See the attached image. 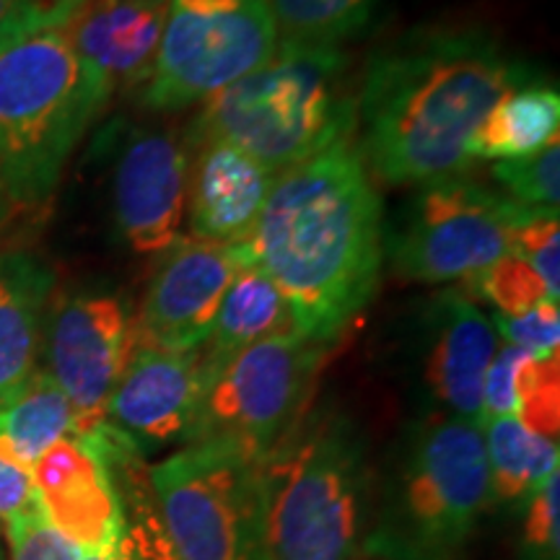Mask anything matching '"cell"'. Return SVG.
<instances>
[{"label": "cell", "mask_w": 560, "mask_h": 560, "mask_svg": "<svg viewBox=\"0 0 560 560\" xmlns=\"http://www.w3.org/2000/svg\"><path fill=\"white\" fill-rule=\"evenodd\" d=\"M535 81L493 34L475 26H420L369 60L359 89V145L369 174L387 185L462 177L488 112Z\"/></svg>", "instance_id": "6da1fadb"}, {"label": "cell", "mask_w": 560, "mask_h": 560, "mask_svg": "<svg viewBox=\"0 0 560 560\" xmlns=\"http://www.w3.org/2000/svg\"><path fill=\"white\" fill-rule=\"evenodd\" d=\"M242 244L283 293L293 330L335 346L366 312L384 265L382 200L359 145L340 140L280 172Z\"/></svg>", "instance_id": "7a4b0ae2"}, {"label": "cell", "mask_w": 560, "mask_h": 560, "mask_svg": "<svg viewBox=\"0 0 560 560\" xmlns=\"http://www.w3.org/2000/svg\"><path fill=\"white\" fill-rule=\"evenodd\" d=\"M268 560H363L374 520L366 439L340 410L310 408L260 459Z\"/></svg>", "instance_id": "3957f363"}, {"label": "cell", "mask_w": 560, "mask_h": 560, "mask_svg": "<svg viewBox=\"0 0 560 560\" xmlns=\"http://www.w3.org/2000/svg\"><path fill=\"white\" fill-rule=\"evenodd\" d=\"M359 91L340 47L278 42L268 62L202 104L187 145L223 140L280 174L353 138Z\"/></svg>", "instance_id": "277c9868"}, {"label": "cell", "mask_w": 560, "mask_h": 560, "mask_svg": "<svg viewBox=\"0 0 560 560\" xmlns=\"http://www.w3.org/2000/svg\"><path fill=\"white\" fill-rule=\"evenodd\" d=\"M112 91L60 30L0 52V187L13 206L52 198L70 153Z\"/></svg>", "instance_id": "5b68a950"}, {"label": "cell", "mask_w": 560, "mask_h": 560, "mask_svg": "<svg viewBox=\"0 0 560 560\" xmlns=\"http://www.w3.org/2000/svg\"><path fill=\"white\" fill-rule=\"evenodd\" d=\"M488 501L482 425L429 418L410 433L387 488L376 495L363 558L462 560Z\"/></svg>", "instance_id": "8992f818"}, {"label": "cell", "mask_w": 560, "mask_h": 560, "mask_svg": "<svg viewBox=\"0 0 560 560\" xmlns=\"http://www.w3.org/2000/svg\"><path fill=\"white\" fill-rule=\"evenodd\" d=\"M149 488L179 560H268L260 459L195 441L149 467Z\"/></svg>", "instance_id": "52a82bcc"}, {"label": "cell", "mask_w": 560, "mask_h": 560, "mask_svg": "<svg viewBox=\"0 0 560 560\" xmlns=\"http://www.w3.org/2000/svg\"><path fill=\"white\" fill-rule=\"evenodd\" d=\"M330 348L283 332L236 353L206 382L185 444L221 441L268 457L310 412Z\"/></svg>", "instance_id": "ba28073f"}, {"label": "cell", "mask_w": 560, "mask_h": 560, "mask_svg": "<svg viewBox=\"0 0 560 560\" xmlns=\"http://www.w3.org/2000/svg\"><path fill=\"white\" fill-rule=\"evenodd\" d=\"M268 0H170L140 102L156 112L206 104L278 50Z\"/></svg>", "instance_id": "9c48e42d"}, {"label": "cell", "mask_w": 560, "mask_h": 560, "mask_svg": "<svg viewBox=\"0 0 560 560\" xmlns=\"http://www.w3.org/2000/svg\"><path fill=\"white\" fill-rule=\"evenodd\" d=\"M527 208L472 179H441L412 195L389 234L392 268L418 283L470 280L511 255V236Z\"/></svg>", "instance_id": "30bf717a"}, {"label": "cell", "mask_w": 560, "mask_h": 560, "mask_svg": "<svg viewBox=\"0 0 560 560\" xmlns=\"http://www.w3.org/2000/svg\"><path fill=\"white\" fill-rule=\"evenodd\" d=\"M47 374L68 397L73 433L104 425V408L136 350V314L117 291L79 289L47 306L42 330Z\"/></svg>", "instance_id": "8fae6325"}, {"label": "cell", "mask_w": 560, "mask_h": 560, "mask_svg": "<svg viewBox=\"0 0 560 560\" xmlns=\"http://www.w3.org/2000/svg\"><path fill=\"white\" fill-rule=\"evenodd\" d=\"M249 262L244 244L177 240L161 252L136 314V348L195 350L208 340L231 280Z\"/></svg>", "instance_id": "7c38bea8"}, {"label": "cell", "mask_w": 560, "mask_h": 560, "mask_svg": "<svg viewBox=\"0 0 560 560\" xmlns=\"http://www.w3.org/2000/svg\"><path fill=\"white\" fill-rule=\"evenodd\" d=\"M112 151V213L138 255H161L179 240L187 213L190 153L170 130L130 125Z\"/></svg>", "instance_id": "4fadbf2b"}, {"label": "cell", "mask_w": 560, "mask_h": 560, "mask_svg": "<svg viewBox=\"0 0 560 560\" xmlns=\"http://www.w3.org/2000/svg\"><path fill=\"white\" fill-rule=\"evenodd\" d=\"M37 501L52 527L83 552L115 548L125 506L112 465L107 423L94 433H68L32 470Z\"/></svg>", "instance_id": "5bb4252c"}, {"label": "cell", "mask_w": 560, "mask_h": 560, "mask_svg": "<svg viewBox=\"0 0 560 560\" xmlns=\"http://www.w3.org/2000/svg\"><path fill=\"white\" fill-rule=\"evenodd\" d=\"M202 389L200 348H136L112 389L104 423L140 454L185 444Z\"/></svg>", "instance_id": "9a60e30c"}, {"label": "cell", "mask_w": 560, "mask_h": 560, "mask_svg": "<svg viewBox=\"0 0 560 560\" xmlns=\"http://www.w3.org/2000/svg\"><path fill=\"white\" fill-rule=\"evenodd\" d=\"M493 319L462 291H446L425 314L423 382L444 416L482 425V384L499 353Z\"/></svg>", "instance_id": "2e32d148"}, {"label": "cell", "mask_w": 560, "mask_h": 560, "mask_svg": "<svg viewBox=\"0 0 560 560\" xmlns=\"http://www.w3.org/2000/svg\"><path fill=\"white\" fill-rule=\"evenodd\" d=\"M187 153L192 159L185 221L192 240L215 244L247 240L278 174L223 140L187 145Z\"/></svg>", "instance_id": "e0dca14e"}, {"label": "cell", "mask_w": 560, "mask_h": 560, "mask_svg": "<svg viewBox=\"0 0 560 560\" xmlns=\"http://www.w3.org/2000/svg\"><path fill=\"white\" fill-rule=\"evenodd\" d=\"M170 0H83L60 32L109 86H143L156 60Z\"/></svg>", "instance_id": "ac0fdd59"}, {"label": "cell", "mask_w": 560, "mask_h": 560, "mask_svg": "<svg viewBox=\"0 0 560 560\" xmlns=\"http://www.w3.org/2000/svg\"><path fill=\"white\" fill-rule=\"evenodd\" d=\"M55 270L30 249L0 252V408L37 371Z\"/></svg>", "instance_id": "d6986e66"}, {"label": "cell", "mask_w": 560, "mask_h": 560, "mask_svg": "<svg viewBox=\"0 0 560 560\" xmlns=\"http://www.w3.org/2000/svg\"><path fill=\"white\" fill-rule=\"evenodd\" d=\"M293 330V317L283 293L268 278V272L247 262L231 280L213 330L200 346V366L206 382L223 363L257 342Z\"/></svg>", "instance_id": "ffe728a7"}, {"label": "cell", "mask_w": 560, "mask_h": 560, "mask_svg": "<svg viewBox=\"0 0 560 560\" xmlns=\"http://www.w3.org/2000/svg\"><path fill=\"white\" fill-rule=\"evenodd\" d=\"M560 94L550 83L532 81L514 89L488 112L475 132L470 156L486 161H516L540 153L558 140Z\"/></svg>", "instance_id": "44dd1931"}, {"label": "cell", "mask_w": 560, "mask_h": 560, "mask_svg": "<svg viewBox=\"0 0 560 560\" xmlns=\"http://www.w3.org/2000/svg\"><path fill=\"white\" fill-rule=\"evenodd\" d=\"M73 431L68 397L45 369H37L24 389L0 408V457L32 472L47 450Z\"/></svg>", "instance_id": "7402d4cb"}, {"label": "cell", "mask_w": 560, "mask_h": 560, "mask_svg": "<svg viewBox=\"0 0 560 560\" xmlns=\"http://www.w3.org/2000/svg\"><path fill=\"white\" fill-rule=\"evenodd\" d=\"M490 499L522 501L558 472V441L529 431L516 416L482 420Z\"/></svg>", "instance_id": "603a6c76"}, {"label": "cell", "mask_w": 560, "mask_h": 560, "mask_svg": "<svg viewBox=\"0 0 560 560\" xmlns=\"http://www.w3.org/2000/svg\"><path fill=\"white\" fill-rule=\"evenodd\" d=\"M109 450L117 482H120L125 529L115 548L104 552H86L81 560H179L159 522L156 503H153L149 488V470L140 467L143 454L132 450L128 441L117 436L112 429Z\"/></svg>", "instance_id": "cb8c5ba5"}, {"label": "cell", "mask_w": 560, "mask_h": 560, "mask_svg": "<svg viewBox=\"0 0 560 560\" xmlns=\"http://www.w3.org/2000/svg\"><path fill=\"white\" fill-rule=\"evenodd\" d=\"M268 9L283 42L340 47L366 30L380 0H268Z\"/></svg>", "instance_id": "d4e9b609"}, {"label": "cell", "mask_w": 560, "mask_h": 560, "mask_svg": "<svg viewBox=\"0 0 560 560\" xmlns=\"http://www.w3.org/2000/svg\"><path fill=\"white\" fill-rule=\"evenodd\" d=\"M493 177L511 202L527 210H558L560 202V140L540 153L516 161H499Z\"/></svg>", "instance_id": "484cf974"}, {"label": "cell", "mask_w": 560, "mask_h": 560, "mask_svg": "<svg viewBox=\"0 0 560 560\" xmlns=\"http://www.w3.org/2000/svg\"><path fill=\"white\" fill-rule=\"evenodd\" d=\"M467 285L501 317H516L535 310L542 301H552L542 278L516 255L501 257L488 270L467 280Z\"/></svg>", "instance_id": "4316f807"}, {"label": "cell", "mask_w": 560, "mask_h": 560, "mask_svg": "<svg viewBox=\"0 0 560 560\" xmlns=\"http://www.w3.org/2000/svg\"><path fill=\"white\" fill-rule=\"evenodd\" d=\"M516 418L529 431L558 441L560 425V366L558 353L537 359L532 355L516 387Z\"/></svg>", "instance_id": "83f0119b"}, {"label": "cell", "mask_w": 560, "mask_h": 560, "mask_svg": "<svg viewBox=\"0 0 560 560\" xmlns=\"http://www.w3.org/2000/svg\"><path fill=\"white\" fill-rule=\"evenodd\" d=\"M560 223L558 210H527L511 236V255L529 265L542 278L550 299L560 291Z\"/></svg>", "instance_id": "f1b7e54d"}, {"label": "cell", "mask_w": 560, "mask_h": 560, "mask_svg": "<svg viewBox=\"0 0 560 560\" xmlns=\"http://www.w3.org/2000/svg\"><path fill=\"white\" fill-rule=\"evenodd\" d=\"M5 535L11 545V560H81L79 545L60 535L42 511L39 501H34L24 511H19L5 524Z\"/></svg>", "instance_id": "f546056e"}, {"label": "cell", "mask_w": 560, "mask_h": 560, "mask_svg": "<svg viewBox=\"0 0 560 560\" xmlns=\"http://www.w3.org/2000/svg\"><path fill=\"white\" fill-rule=\"evenodd\" d=\"M83 0H0V52L34 34L60 30Z\"/></svg>", "instance_id": "4dcf8cb0"}, {"label": "cell", "mask_w": 560, "mask_h": 560, "mask_svg": "<svg viewBox=\"0 0 560 560\" xmlns=\"http://www.w3.org/2000/svg\"><path fill=\"white\" fill-rule=\"evenodd\" d=\"M560 478L552 472L527 495L522 527V560H558V495Z\"/></svg>", "instance_id": "1f68e13d"}, {"label": "cell", "mask_w": 560, "mask_h": 560, "mask_svg": "<svg viewBox=\"0 0 560 560\" xmlns=\"http://www.w3.org/2000/svg\"><path fill=\"white\" fill-rule=\"evenodd\" d=\"M493 327L506 346L522 348L527 353L545 359L558 353L560 342V312L558 301H542L535 310L516 314V317H501L495 314Z\"/></svg>", "instance_id": "d6a6232c"}, {"label": "cell", "mask_w": 560, "mask_h": 560, "mask_svg": "<svg viewBox=\"0 0 560 560\" xmlns=\"http://www.w3.org/2000/svg\"><path fill=\"white\" fill-rule=\"evenodd\" d=\"M532 353L514 346H503L490 363L482 384V420L516 416V387Z\"/></svg>", "instance_id": "836d02e7"}, {"label": "cell", "mask_w": 560, "mask_h": 560, "mask_svg": "<svg viewBox=\"0 0 560 560\" xmlns=\"http://www.w3.org/2000/svg\"><path fill=\"white\" fill-rule=\"evenodd\" d=\"M37 501L32 472L21 470L5 457H0V524H9V520L24 511L30 503Z\"/></svg>", "instance_id": "e575fe53"}, {"label": "cell", "mask_w": 560, "mask_h": 560, "mask_svg": "<svg viewBox=\"0 0 560 560\" xmlns=\"http://www.w3.org/2000/svg\"><path fill=\"white\" fill-rule=\"evenodd\" d=\"M13 208H16V206H13L9 195H5L3 187H0V229H3L5 223H9V219L13 215Z\"/></svg>", "instance_id": "d590c367"}, {"label": "cell", "mask_w": 560, "mask_h": 560, "mask_svg": "<svg viewBox=\"0 0 560 560\" xmlns=\"http://www.w3.org/2000/svg\"><path fill=\"white\" fill-rule=\"evenodd\" d=\"M363 560H380V558H363Z\"/></svg>", "instance_id": "8d00e7d4"}]
</instances>
